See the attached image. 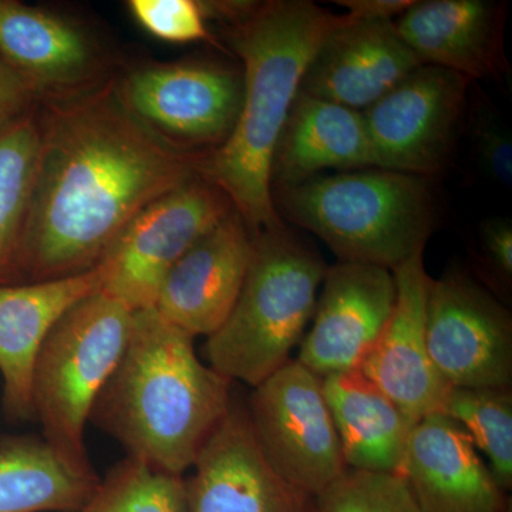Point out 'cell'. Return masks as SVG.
<instances>
[{
	"label": "cell",
	"mask_w": 512,
	"mask_h": 512,
	"mask_svg": "<svg viewBox=\"0 0 512 512\" xmlns=\"http://www.w3.org/2000/svg\"><path fill=\"white\" fill-rule=\"evenodd\" d=\"M345 20L308 0H274L227 28L244 66L241 111L227 141L202 154L198 175L227 195L254 235L285 225L272 197L276 143L313 55Z\"/></svg>",
	"instance_id": "7a4b0ae2"
},
{
	"label": "cell",
	"mask_w": 512,
	"mask_h": 512,
	"mask_svg": "<svg viewBox=\"0 0 512 512\" xmlns=\"http://www.w3.org/2000/svg\"><path fill=\"white\" fill-rule=\"evenodd\" d=\"M336 3L348 9L346 15L355 20L394 22L412 8L416 0H338Z\"/></svg>",
	"instance_id": "1f68e13d"
},
{
	"label": "cell",
	"mask_w": 512,
	"mask_h": 512,
	"mask_svg": "<svg viewBox=\"0 0 512 512\" xmlns=\"http://www.w3.org/2000/svg\"><path fill=\"white\" fill-rule=\"evenodd\" d=\"M154 308L133 312L123 356L92 419L127 456L184 477L232 406L231 383Z\"/></svg>",
	"instance_id": "3957f363"
},
{
	"label": "cell",
	"mask_w": 512,
	"mask_h": 512,
	"mask_svg": "<svg viewBox=\"0 0 512 512\" xmlns=\"http://www.w3.org/2000/svg\"><path fill=\"white\" fill-rule=\"evenodd\" d=\"M255 235L235 210L170 269L154 309L192 338L221 328L244 285Z\"/></svg>",
	"instance_id": "9a60e30c"
},
{
	"label": "cell",
	"mask_w": 512,
	"mask_h": 512,
	"mask_svg": "<svg viewBox=\"0 0 512 512\" xmlns=\"http://www.w3.org/2000/svg\"><path fill=\"white\" fill-rule=\"evenodd\" d=\"M39 104L35 92L0 59V119L16 116Z\"/></svg>",
	"instance_id": "4dcf8cb0"
},
{
	"label": "cell",
	"mask_w": 512,
	"mask_h": 512,
	"mask_svg": "<svg viewBox=\"0 0 512 512\" xmlns=\"http://www.w3.org/2000/svg\"><path fill=\"white\" fill-rule=\"evenodd\" d=\"M473 140L477 160L485 175L505 188L512 185V140L510 131L487 107H477Z\"/></svg>",
	"instance_id": "f1b7e54d"
},
{
	"label": "cell",
	"mask_w": 512,
	"mask_h": 512,
	"mask_svg": "<svg viewBox=\"0 0 512 512\" xmlns=\"http://www.w3.org/2000/svg\"><path fill=\"white\" fill-rule=\"evenodd\" d=\"M131 16L151 36L168 43L212 42L198 0H130Z\"/></svg>",
	"instance_id": "83f0119b"
},
{
	"label": "cell",
	"mask_w": 512,
	"mask_h": 512,
	"mask_svg": "<svg viewBox=\"0 0 512 512\" xmlns=\"http://www.w3.org/2000/svg\"><path fill=\"white\" fill-rule=\"evenodd\" d=\"M322 384L346 467L399 473L416 421L360 369L323 377Z\"/></svg>",
	"instance_id": "7402d4cb"
},
{
	"label": "cell",
	"mask_w": 512,
	"mask_h": 512,
	"mask_svg": "<svg viewBox=\"0 0 512 512\" xmlns=\"http://www.w3.org/2000/svg\"><path fill=\"white\" fill-rule=\"evenodd\" d=\"M471 80L421 64L362 111L373 168L429 178L450 163Z\"/></svg>",
	"instance_id": "30bf717a"
},
{
	"label": "cell",
	"mask_w": 512,
	"mask_h": 512,
	"mask_svg": "<svg viewBox=\"0 0 512 512\" xmlns=\"http://www.w3.org/2000/svg\"><path fill=\"white\" fill-rule=\"evenodd\" d=\"M427 348L448 387L510 389L511 313L460 272L431 279L426 305Z\"/></svg>",
	"instance_id": "8fae6325"
},
{
	"label": "cell",
	"mask_w": 512,
	"mask_h": 512,
	"mask_svg": "<svg viewBox=\"0 0 512 512\" xmlns=\"http://www.w3.org/2000/svg\"><path fill=\"white\" fill-rule=\"evenodd\" d=\"M101 286L100 266L52 281L0 285V376L9 419H33V369L43 342L64 313Z\"/></svg>",
	"instance_id": "d6986e66"
},
{
	"label": "cell",
	"mask_w": 512,
	"mask_h": 512,
	"mask_svg": "<svg viewBox=\"0 0 512 512\" xmlns=\"http://www.w3.org/2000/svg\"><path fill=\"white\" fill-rule=\"evenodd\" d=\"M373 168L362 111L298 93L271 165L272 191L306 183L326 171Z\"/></svg>",
	"instance_id": "44dd1931"
},
{
	"label": "cell",
	"mask_w": 512,
	"mask_h": 512,
	"mask_svg": "<svg viewBox=\"0 0 512 512\" xmlns=\"http://www.w3.org/2000/svg\"><path fill=\"white\" fill-rule=\"evenodd\" d=\"M124 109L168 146L191 154L217 150L241 111L242 73L227 64H153L114 86Z\"/></svg>",
	"instance_id": "52a82bcc"
},
{
	"label": "cell",
	"mask_w": 512,
	"mask_h": 512,
	"mask_svg": "<svg viewBox=\"0 0 512 512\" xmlns=\"http://www.w3.org/2000/svg\"><path fill=\"white\" fill-rule=\"evenodd\" d=\"M133 312L107 293H93L64 313L36 357L33 417L46 443L83 474H94L87 456V423L119 366Z\"/></svg>",
	"instance_id": "8992f818"
},
{
	"label": "cell",
	"mask_w": 512,
	"mask_h": 512,
	"mask_svg": "<svg viewBox=\"0 0 512 512\" xmlns=\"http://www.w3.org/2000/svg\"><path fill=\"white\" fill-rule=\"evenodd\" d=\"M0 59L40 101H62L99 89L103 59L72 20L18 0H0Z\"/></svg>",
	"instance_id": "2e32d148"
},
{
	"label": "cell",
	"mask_w": 512,
	"mask_h": 512,
	"mask_svg": "<svg viewBox=\"0 0 512 512\" xmlns=\"http://www.w3.org/2000/svg\"><path fill=\"white\" fill-rule=\"evenodd\" d=\"M487 457L501 490L512 487V393L510 389L450 387L443 410Z\"/></svg>",
	"instance_id": "d4e9b609"
},
{
	"label": "cell",
	"mask_w": 512,
	"mask_h": 512,
	"mask_svg": "<svg viewBox=\"0 0 512 512\" xmlns=\"http://www.w3.org/2000/svg\"><path fill=\"white\" fill-rule=\"evenodd\" d=\"M184 478V512H305L309 497L265 456L247 407L232 403Z\"/></svg>",
	"instance_id": "4fadbf2b"
},
{
	"label": "cell",
	"mask_w": 512,
	"mask_h": 512,
	"mask_svg": "<svg viewBox=\"0 0 512 512\" xmlns=\"http://www.w3.org/2000/svg\"><path fill=\"white\" fill-rule=\"evenodd\" d=\"M36 109L0 119V285L23 284V235L43 141Z\"/></svg>",
	"instance_id": "cb8c5ba5"
},
{
	"label": "cell",
	"mask_w": 512,
	"mask_h": 512,
	"mask_svg": "<svg viewBox=\"0 0 512 512\" xmlns=\"http://www.w3.org/2000/svg\"><path fill=\"white\" fill-rule=\"evenodd\" d=\"M100 480L74 470L45 439L0 440V512H79Z\"/></svg>",
	"instance_id": "603a6c76"
},
{
	"label": "cell",
	"mask_w": 512,
	"mask_h": 512,
	"mask_svg": "<svg viewBox=\"0 0 512 512\" xmlns=\"http://www.w3.org/2000/svg\"><path fill=\"white\" fill-rule=\"evenodd\" d=\"M43 141L22 245L23 282L100 265L151 202L194 180L202 154L168 146L120 103L114 86L45 103Z\"/></svg>",
	"instance_id": "6da1fadb"
},
{
	"label": "cell",
	"mask_w": 512,
	"mask_h": 512,
	"mask_svg": "<svg viewBox=\"0 0 512 512\" xmlns=\"http://www.w3.org/2000/svg\"><path fill=\"white\" fill-rule=\"evenodd\" d=\"M421 64L394 22L355 20L346 15L345 22L320 43L299 92L365 111Z\"/></svg>",
	"instance_id": "e0dca14e"
},
{
	"label": "cell",
	"mask_w": 512,
	"mask_h": 512,
	"mask_svg": "<svg viewBox=\"0 0 512 512\" xmlns=\"http://www.w3.org/2000/svg\"><path fill=\"white\" fill-rule=\"evenodd\" d=\"M507 8L487 0L416 2L394 20L421 63L461 74L471 82L498 79L508 70L504 49Z\"/></svg>",
	"instance_id": "ffe728a7"
},
{
	"label": "cell",
	"mask_w": 512,
	"mask_h": 512,
	"mask_svg": "<svg viewBox=\"0 0 512 512\" xmlns=\"http://www.w3.org/2000/svg\"><path fill=\"white\" fill-rule=\"evenodd\" d=\"M484 256L493 271L504 281L512 278V225L510 221L495 220L484 222L481 228Z\"/></svg>",
	"instance_id": "f546056e"
},
{
	"label": "cell",
	"mask_w": 512,
	"mask_h": 512,
	"mask_svg": "<svg viewBox=\"0 0 512 512\" xmlns=\"http://www.w3.org/2000/svg\"><path fill=\"white\" fill-rule=\"evenodd\" d=\"M325 262L285 225L258 232L234 308L208 336V366L229 382L256 387L291 362L312 322Z\"/></svg>",
	"instance_id": "5b68a950"
},
{
	"label": "cell",
	"mask_w": 512,
	"mask_h": 512,
	"mask_svg": "<svg viewBox=\"0 0 512 512\" xmlns=\"http://www.w3.org/2000/svg\"><path fill=\"white\" fill-rule=\"evenodd\" d=\"M279 217L313 232L343 262L396 266L426 249L436 204L429 178L365 168L272 191Z\"/></svg>",
	"instance_id": "277c9868"
},
{
	"label": "cell",
	"mask_w": 512,
	"mask_h": 512,
	"mask_svg": "<svg viewBox=\"0 0 512 512\" xmlns=\"http://www.w3.org/2000/svg\"><path fill=\"white\" fill-rule=\"evenodd\" d=\"M79 512H184V477L127 456Z\"/></svg>",
	"instance_id": "484cf974"
},
{
	"label": "cell",
	"mask_w": 512,
	"mask_h": 512,
	"mask_svg": "<svg viewBox=\"0 0 512 512\" xmlns=\"http://www.w3.org/2000/svg\"><path fill=\"white\" fill-rule=\"evenodd\" d=\"M397 474L421 512H504V491L467 431L446 413L413 424Z\"/></svg>",
	"instance_id": "ac0fdd59"
},
{
	"label": "cell",
	"mask_w": 512,
	"mask_h": 512,
	"mask_svg": "<svg viewBox=\"0 0 512 512\" xmlns=\"http://www.w3.org/2000/svg\"><path fill=\"white\" fill-rule=\"evenodd\" d=\"M396 305L382 335L360 370L417 421L441 412L450 387L441 379L427 348L426 305L431 276L424 265V251L393 269Z\"/></svg>",
	"instance_id": "5bb4252c"
},
{
	"label": "cell",
	"mask_w": 512,
	"mask_h": 512,
	"mask_svg": "<svg viewBox=\"0 0 512 512\" xmlns=\"http://www.w3.org/2000/svg\"><path fill=\"white\" fill-rule=\"evenodd\" d=\"M305 512H421L397 473L348 470L309 498Z\"/></svg>",
	"instance_id": "4316f807"
},
{
	"label": "cell",
	"mask_w": 512,
	"mask_h": 512,
	"mask_svg": "<svg viewBox=\"0 0 512 512\" xmlns=\"http://www.w3.org/2000/svg\"><path fill=\"white\" fill-rule=\"evenodd\" d=\"M232 210L227 195L201 177L151 202L100 262L101 292L131 311L154 308L170 269Z\"/></svg>",
	"instance_id": "ba28073f"
},
{
	"label": "cell",
	"mask_w": 512,
	"mask_h": 512,
	"mask_svg": "<svg viewBox=\"0 0 512 512\" xmlns=\"http://www.w3.org/2000/svg\"><path fill=\"white\" fill-rule=\"evenodd\" d=\"M396 296L390 269L343 261L330 266L296 360L322 379L360 369L392 316Z\"/></svg>",
	"instance_id": "7c38bea8"
},
{
	"label": "cell",
	"mask_w": 512,
	"mask_h": 512,
	"mask_svg": "<svg viewBox=\"0 0 512 512\" xmlns=\"http://www.w3.org/2000/svg\"><path fill=\"white\" fill-rule=\"evenodd\" d=\"M247 409L265 456L306 497L319 494L348 470L322 377L298 360L254 387Z\"/></svg>",
	"instance_id": "9c48e42d"
}]
</instances>
